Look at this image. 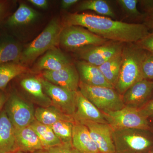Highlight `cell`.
Wrapping results in <instances>:
<instances>
[{
  "label": "cell",
  "instance_id": "cell-4",
  "mask_svg": "<svg viewBox=\"0 0 153 153\" xmlns=\"http://www.w3.org/2000/svg\"><path fill=\"white\" fill-rule=\"evenodd\" d=\"M79 90L102 112L116 111L125 106L122 96L114 88L91 86L80 81Z\"/></svg>",
  "mask_w": 153,
  "mask_h": 153
},
{
  "label": "cell",
  "instance_id": "cell-17",
  "mask_svg": "<svg viewBox=\"0 0 153 153\" xmlns=\"http://www.w3.org/2000/svg\"><path fill=\"white\" fill-rule=\"evenodd\" d=\"M18 151L15 129L5 110L0 112V153Z\"/></svg>",
  "mask_w": 153,
  "mask_h": 153
},
{
  "label": "cell",
  "instance_id": "cell-21",
  "mask_svg": "<svg viewBox=\"0 0 153 153\" xmlns=\"http://www.w3.org/2000/svg\"><path fill=\"white\" fill-rule=\"evenodd\" d=\"M23 47L13 37L5 35L0 38V64L19 62Z\"/></svg>",
  "mask_w": 153,
  "mask_h": 153
},
{
  "label": "cell",
  "instance_id": "cell-42",
  "mask_svg": "<svg viewBox=\"0 0 153 153\" xmlns=\"http://www.w3.org/2000/svg\"><path fill=\"white\" fill-rule=\"evenodd\" d=\"M148 153H153V152H149Z\"/></svg>",
  "mask_w": 153,
  "mask_h": 153
},
{
  "label": "cell",
  "instance_id": "cell-37",
  "mask_svg": "<svg viewBox=\"0 0 153 153\" xmlns=\"http://www.w3.org/2000/svg\"><path fill=\"white\" fill-rule=\"evenodd\" d=\"M28 1L39 8L46 9L48 8L49 5V3L47 0H29Z\"/></svg>",
  "mask_w": 153,
  "mask_h": 153
},
{
  "label": "cell",
  "instance_id": "cell-8",
  "mask_svg": "<svg viewBox=\"0 0 153 153\" xmlns=\"http://www.w3.org/2000/svg\"><path fill=\"white\" fill-rule=\"evenodd\" d=\"M5 105V111L15 129L28 126L36 119L33 105L16 93H11Z\"/></svg>",
  "mask_w": 153,
  "mask_h": 153
},
{
  "label": "cell",
  "instance_id": "cell-30",
  "mask_svg": "<svg viewBox=\"0 0 153 153\" xmlns=\"http://www.w3.org/2000/svg\"><path fill=\"white\" fill-rule=\"evenodd\" d=\"M33 153H81L74 148L72 144L62 143L47 149L36 151Z\"/></svg>",
  "mask_w": 153,
  "mask_h": 153
},
{
  "label": "cell",
  "instance_id": "cell-9",
  "mask_svg": "<svg viewBox=\"0 0 153 153\" xmlns=\"http://www.w3.org/2000/svg\"><path fill=\"white\" fill-rule=\"evenodd\" d=\"M115 147L123 146L133 152H141L153 146V132L140 129L114 131Z\"/></svg>",
  "mask_w": 153,
  "mask_h": 153
},
{
  "label": "cell",
  "instance_id": "cell-2",
  "mask_svg": "<svg viewBox=\"0 0 153 153\" xmlns=\"http://www.w3.org/2000/svg\"><path fill=\"white\" fill-rule=\"evenodd\" d=\"M147 53L135 43L125 44L122 52L120 73L114 87L121 95L135 83L143 79L142 68Z\"/></svg>",
  "mask_w": 153,
  "mask_h": 153
},
{
  "label": "cell",
  "instance_id": "cell-32",
  "mask_svg": "<svg viewBox=\"0 0 153 153\" xmlns=\"http://www.w3.org/2000/svg\"><path fill=\"white\" fill-rule=\"evenodd\" d=\"M135 44L147 52L153 53V32H150L144 38Z\"/></svg>",
  "mask_w": 153,
  "mask_h": 153
},
{
  "label": "cell",
  "instance_id": "cell-31",
  "mask_svg": "<svg viewBox=\"0 0 153 153\" xmlns=\"http://www.w3.org/2000/svg\"><path fill=\"white\" fill-rule=\"evenodd\" d=\"M143 79L153 81V53L148 52L142 68Z\"/></svg>",
  "mask_w": 153,
  "mask_h": 153
},
{
  "label": "cell",
  "instance_id": "cell-12",
  "mask_svg": "<svg viewBox=\"0 0 153 153\" xmlns=\"http://www.w3.org/2000/svg\"><path fill=\"white\" fill-rule=\"evenodd\" d=\"M88 129L100 153H116L113 130L108 124L86 121L80 123Z\"/></svg>",
  "mask_w": 153,
  "mask_h": 153
},
{
  "label": "cell",
  "instance_id": "cell-41",
  "mask_svg": "<svg viewBox=\"0 0 153 153\" xmlns=\"http://www.w3.org/2000/svg\"><path fill=\"white\" fill-rule=\"evenodd\" d=\"M12 153H27V152H22L21 151H17L16 152H13Z\"/></svg>",
  "mask_w": 153,
  "mask_h": 153
},
{
  "label": "cell",
  "instance_id": "cell-16",
  "mask_svg": "<svg viewBox=\"0 0 153 153\" xmlns=\"http://www.w3.org/2000/svg\"><path fill=\"white\" fill-rule=\"evenodd\" d=\"M75 66L81 82L91 86H103L114 88L108 82L98 66L81 60L76 61Z\"/></svg>",
  "mask_w": 153,
  "mask_h": 153
},
{
  "label": "cell",
  "instance_id": "cell-38",
  "mask_svg": "<svg viewBox=\"0 0 153 153\" xmlns=\"http://www.w3.org/2000/svg\"><path fill=\"white\" fill-rule=\"evenodd\" d=\"M78 2V0H63L61 2V8L64 10H68Z\"/></svg>",
  "mask_w": 153,
  "mask_h": 153
},
{
  "label": "cell",
  "instance_id": "cell-7",
  "mask_svg": "<svg viewBox=\"0 0 153 153\" xmlns=\"http://www.w3.org/2000/svg\"><path fill=\"white\" fill-rule=\"evenodd\" d=\"M125 44L108 41L99 45L83 47L74 52L79 60L99 66L122 52Z\"/></svg>",
  "mask_w": 153,
  "mask_h": 153
},
{
  "label": "cell",
  "instance_id": "cell-15",
  "mask_svg": "<svg viewBox=\"0 0 153 153\" xmlns=\"http://www.w3.org/2000/svg\"><path fill=\"white\" fill-rule=\"evenodd\" d=\"M72 63L61 50L54 48L46 52L33 66L34 71H57Z\"/></svg>",
  "mask_w": 153,
  "mask_h": 153
},
{
  "label": "cell",
  "instance_id": "cell-33",
  "mask_svg": "<svg viewBox=\"0 0 153 153\" xmlns=\"http://www.w3.org/2000/svg\"><path fill=\"white\" fill-rule=\"evenodd\" d=\"M13 3L12 1L0 0V25L10 16Z\"/></svg>",
  "mask_w": 153,
  "mask_h": 153
},
{
  "label": "cell",
  "instance_id": "cell-19",
  "mask_svg": "<svg viewBox=\"0 0 153 153\" xmlns=\"http://www.w3.org/2000/svg\"><path fill=\"white\" fill-rule=\"evenodd\" d=\"M20 85L34 101L41 107L52 105L51 99L44 92L40 78L28 76L21 80Z\"/></svg>",
  "mask_w": 153,
  "mask_h": 153
},
{
  "label": "cell",
  "instance_id": "cell-26",
  "mask_svg": "<svg viewBox=\"0 0 153 153\" xmlns=\"http://www.w3.org/2000/svg\"><path fill=\"white\" fill-rule=\"evenodd\" d=\"M122 60L121 53L99 66L108 82L114 88L119 76Z\"/></svg>",
  "mask_w": 153,
  "mask_h": 153
},
{
  "label": "cell",
  "instance_id": "cell-22",
  "mask_svg": "<svg viewBox=\"0 0 153 153\" xmlns=\"http://www.w3.org/2000/svg\"><path fill=\"white\" fill-rule=\"evenodd\" d=\"M39 14L36 10L21 3L16 10L6 19L5 25L9 28H15L36 21Z\"/></svg>",
  "mask_w": 153,
  "mask_h": 153
},
{
  "label": "cell",
  "instance_id": "cell-34",
  "mask_svg": "<svg viewBox=\"0 0 153 153\" xmlns=\"http://www.w3.org/2000/svg\"><path fill=\"white\" fill-rule=\"evenodd\" d=\"M139 110L147 118L153 119V98Z\"/></svg>",
  "mask_w": 153,
  "mask_h": 153
},
{
  "label": "cell",
  "instance_id": "cell-25",
  "mask_svg": "<svg viewBox=\"0 0 153 153\" xmlns=\"http://www.w3.org/2000/svg\"><path fill=\"white\" fill-rule=\"evenodd\" d=\"M27 71V66L20 62L0 64V90L5 88L12 79Z\"/></svg>",
  "mask_w": 153,
  "mask_h": 153
},
{
  "label": "cell",
  "instance_id": "cell-39",
  "mask_svg": "<svg viewBox=\"0 0 153 153\" xmlns=\"http://www.w3.org/2000/svg\"><path fill=\"white\" fill-rule=\"evenodd\" d=\"M8 97L4 92L0 90V112L4 105L5 104Z\"/></svg>",
  "mask_w": 153,
  "mask_h": 153
},
{
  "label": "cell",
  "instance_id": "cell-13",
  "mask_svg": "<svg viewBox=\"0 0 153 153\" xmlns=\"http://www.w3.org/2000/svg\"><path fill=\"white\" fill-rule=\"evenodd\" d=\"M44 79L51 83L72 91L79 90V76L73 63L57 71H42Z\"/></svg>",
  "mask_w": 153,
  "mask_h": 153
},
{
  "label": "cell",
  "instance_id": "cell-6",
  "mask_svg": "<svg viewBox=\"0 0 153 153\" xmlns=\"http://www.w3.org/2000/svg\"><path fill=\"white\" fill-rule=\"evenodd\" d=\"M108 41L83 27L64 26L60 33L59 46L66 51L74 52L87 46L101 45Z\"/></svg>",
  "mask_w": 153,
  "mask_h": 153
},
{
  "label": "cell",
  "instance_id": "cell-11",
  "mask_svg": "<svg viewBox=\"0 0 153 153\" xmlns=\"http://www.w3.org/2000/svg\"><path fill=\"white\" fill-rule=\"evenodd\" d=\"M153 81L143 79L129 88L122 96L126 106L140 109L153 97Z\"/></svg>",
  "mask_w": 153,
  "mask_h": 153
},
{
  "label": "cell",
  "instance_id": "cell-29",
  "mask_svg": "<svg viewBox=\"0 0 153 153\" xmlns=\"http://www.w3.org/2000/svg\"><path fill=\"white\" fill-rule=\"evenodd\" d=\"M116 1L127 16L135 20L143 21L145 14L140 12L137 8L139 0H117Z\"/></svg>",
  "mask_w": 153,
  "mask_h": 153
},
{
  "label": "cell",
  "instance_id": "cell-10",
  "mask_svg": "<svg viewBox=\"0 0 153 153\" xmlns=\"http://www.w3.org/2000/svg\"><path fill=\"white\" fill-rule=\"evenodd\" d=\"M45 93L51 99L52 105L68 115L73 116L76 110V91L67 90L40 78Z\"/></svg>",
  "mask_w": 153,
  "mask_h": 153
},
{
  "label": "cell",
  "instance_id": "cell-18",
  "mask_svg": "<svg viewBox=\"0 0 153 153\" xmlns=\"http://www.w3.org/2000/svg\"><path fill=\"white\" fill-rule=\"evenodd\" d=\"M72 143L80 153H100L88 129L84 125L75 121L72 131Z\"/></svg>",
  "mask_w": 153,
  "mask_h": 153
},
{
  "label": "cell",
  "instance_id": "cell-35",
  "mask_svg": "<svg viewBox=\"0 0 153 153\" xmlns=\"http://www.w3.org/2000/svg\"><path fill=\"white\" fill-rule=\"evenodd\" d=\"M145 15L143 24L147 27L149 31L151 30V32H153V8Z\"/></svg>",
  "mask_w": 153,
  "mask_h": 153
},
{
  "label": "cell",
  "instance_id": "cell-36",
  "mask_svg": "<svg viewBox=\"0 0 153 153\" xmlns=\"http://www.w3.org/2000/svg\"><path fill=\"white\" fill-rule=\"evenodd\" d=\"M138 4L144 11V13L146 14L153 8V0H140Z\"/></svg>",
  "mask_w": 153,
  "mask_h": 153
},
{
  "label": "cell",
  "instance_id": "cell-24",
  "mask_svg": "<svg viewBox=\"0 0 153 153\" xmlns=\"http://www.w3.org/2000/svg\"><path fill=\"white\" fill-rule=\"evenodd\" d=\"M30 126L38 135L43 149L52 147L62 143L50 126L41 123L36 119Z\"/></svg>",
  "mask_w": 153,
  "mask_h": 153
},
{
  "label": "cell",
  "instance_id": "cell-40",
  "mask_svg": "<svg viewBox=\"0 0 153 153\" xmlns=\"http://www.w3.org/2000/svg\"><path fill=\"white\" fill-rule=\"evenodd\" d=\"M149 119V121L150 126H153V119ZM152 131L153 132V127H152Z\"/></svg>",
  "mask_w": 153,
  "mask_h": 153
},
{
  "label": "cell",
  "instance_id": "cell-23",
  "mask_svg": "<svg viewBox=\"0 0 153 153\" xmlns=\"http://www.w3.org/2000/svg\"><path fill=\"white\" fill-rule=\"evenodd\" d=\"M35 119L46 125L52 126L59 121L74 122L73 116L63 113L55 107H40L35 110Z\"/></svg>",
  "mask_w": 153,
  "mask_h": 153
},
{
  "label": "cell",
  "instance_id": "cell-43",
  "mask_svg": "<svg viewBox=\"0 0 153 153\" xmlns=\"http://www.w3.org/2000/svg\"><path fill=\"white\" fill-rule=\"evenodd\" d=\"M153 98V97H152V98Z\"/></svg>",
  "mask_w": 153,
  "mask_h": 153
},
{
  "label": "cell",
  "instance_id": "cell-14",
  "mask_svg": "<svg viewBox=\"0 0 153 153\" xmlns=\"http://www.w3.org/2000/svg\"><path fill=\"white\" fill-rule=\"evenodd\" d=\"M74 121L81 123L89 121L98 123L108 124L104 115L79 90L76 93V110L73 115Z\"/></svg>",
  "mask_w": 153,
  "mask_h": 153
},
{
  "label": "cell",
  "instance_id": "cell-3",
  "mask_svg": "<svg viewBox=\"0 0 153 153\" xmlns=\"http://www.w3.org/2000/svg\"><path fill=\"white\" fill-rule=\"evenodd\" d=\"M63 27L59 19H52L41 34L23 48L19 62L26 66L30 65L44 53L57 48Z\"/></svg>",
  "mask_w": 153,
  "mask_h": 153
},
{
  "label": "cell",
  "instance_id": "cell-27",
  "mask_svg": "<svg viewBox=\"0 0 153 153\" xmlns=\"http://www.w3.org/2000/svg\"><path fill=\"white\" fill-rule=\"evenodd\" d=\"M78 11L91 10L102 16L114 18V12L108 2L105 0H85L79 3Z\"/></svg>",
  "mask_w": 153,
  "mask_h": 153
},
{
  "label": "cell",
  "instance_id": "cell-28",
  "mask_svg": "<svg viewBox=\"0 0 153 153\" xmlns=\"http://www.w3.org/2000/svg\"><path fill=\"white\" fill-rule=\"evenodd\" d=\"M74 122L59 121L51 126L56 136L62 143L72 144V131Z\"/></svg>",
  "mask_w": 153,
  "mask_h": 153
},
{
  "label": "cell",
  "instance_id": "cell-20",
  "mask_svg": "<svg viewBox=\"0 0 153 153\" xmlns=\"http://www.w3.org/2000/svg\"><path fill=\"white\" fill-rule=\"evenodd\" d=\"M15 129L18 151L33 153L43 149L38 135L30 126Z\"/></svg>",
  "mask_w": 153,
  "mask_h": 153
},
{
  "label": "cell",
  "instance_id": "cell-1",
  "mask_svg": "<svg viewBox=\"0 0 153 153\" xmlns=\"http://www.w3.org/2000/svg\"><path fill=\"white\" fill-rule=\"evenodd\" d=\"M63 26H80L108 41L124 44L137 43L150 33L143 24L126 23L85 13L66 14Z\"/></svg>",
  "mask_w": 153,
  "mask_h": 153
},
{
  "label": "cell",
  "instance_id": "cell-5",
  "mask_svg": "<svg viewBox=\"0 0 153 153\" xmlns=\"http://www.w3.org/2000/svg\"><path fill=\"white\" fill-rule=\"evenodd\" d=\"M102 113L113 131L131 129L152 131L149 119L138 109L125 106L116 111Z\"/></svg>",
  "mask_w": 153,
  "mask_h": 153
}]
</instances>
